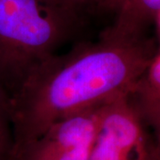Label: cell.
<instances>
[{
	"instance_id": "8992f818",
	"label": "cell",
	"mask_w": 160,
	"mask_h": 160,
	"mask_svg": "<svg viewBox=\"0 0 160 160\" xmlns=\"http://www.w3.org/2000/svg\"><path fill=\"white\" fill-rule=\"evenodd\" d=\"M117 18L111 27L122 35L140 38L152 27L160 37V0H118Z\"/></svg>"
},
{
	"instance_id": "ba28073f",
	"label": "cell",
	"mask_w": 160,
	"mask_h": 160,
	"mask_svg": "<svg viewBox=\"0 0 160 160\" xmlns=\"http://www.w3.org/2000/svg\"><path fill=\"white\" fill-rule=\"evenodd\" d=\"M82 17L87 14L117 11L118 0H57Z\"/></svg>"
},
{
	"instance_id": "52a82bcc",
	"label": "cell",
	"mask_w": 160,
	"mask_h": 160,
	"mask_svg": "<svg viewBox=\"0 0 160 160\" xmlns=\"http://www.w3.org/2000/svg\"><path fill=\"white\" fill-rule=\"evenodd\" d=\"M12 148L10 100L0 86V160H7Z\"/></svg>"
},
{
	"instance_id": "5b68a950",
	"label": "cell",
	"mask_w": 160,
	"mask_h": 160,
	"mask_svg": "<svg viewBox=\"0 0 160 160\" xmlns=\"http://www.w3.org/2000/svg\"><path fill=\"white\" fill-rule=\"evenodd\" d=\"M143 122L160 139V49L127 92Z\"/></svg>"
},
{
	"instance_id": "6da1fadb",
	"label": "cell",
	"mask_w": 160,
	"mask_h": 160,
	"mask_svg": "<svg viewBox=\"0 0 160 160\" xmlns=\"http://www.w3.org/2000/svg\"><path fill=\"white\" fill-rule=\"evenodd\" d=\"M156 37H129L108 27L36 66L10 98L12 148L40 136L58 120L128 92L159 50Z\"/></svg>"
},
{
	"instance_id": "7a4b0ae2",
	"label": "cell",
	"mask_w": 160,
	"mask_h": 160,
	"mask_svg": "<svg viewBox=\"0 0 160 160\" xmlns=\"http://www.w3.org/2000/svg\"><path fill=\"white\" fill-rule=\"evenodd\" d=\"M84 19L57 0H0V86L9 100Z\"/></svg>"
},
{
	"instance_id": "3957f363",
	"label": "cell",
	"mask_w": 160,
	"mask_h": 160,
	"mask_svg": "<svg viewBox=\"0 0 160 160\" xmlns=\"http://www.w3.org/2000/svg\"><path fill=\"white\" fill-rule=\"evenodd\" d=\"M88 160H160V139L143 122L127 92L100 106Z\"/></svg>"
},
{
	"instance_id": "277c9868",
	"label": "cell",
	"mask_w": 160,
	"mask_h": 160,
	"mask_svg": "<svg viewBox=\"0 0 160 160\" xmlns=\"http://www.w3.org/2000/svg\"><path fill=\"white\" fill-rule=\"evenodd\" d=\"M100 106L54 122L40 136L12 150L7 160H88Z\"/></svg>"
}]
</instances>
